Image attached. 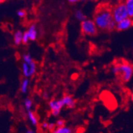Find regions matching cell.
Returning <instances> with one entry per match:
<instances>
[{"mask_svg":"<svg viewBox=\"0 0 133 133\" xmlns=\"http://www.w3.org/2000/svg\"><path fill=\"white\" fill-rule=\"evenodd\" d=\"M29 81L27 78H25L22 81L21 85V91L23 94H26L27 92L28 89H29Z\"/></svg>","mask_w":133,"mask_h":133,"instance_id":"13","label":"cell"},{"mask_svg":"<svg viewBox=\"0 0 133 133\" xmlns=\"http://www.w3.org/2000/svg\"><path fill=\"white\" fill-rule=\"evenodd\" d=\"M22 72L24 76L28 78V77H30L29 76V64H26V63L23 62L22 64Z\"/></svg>","mask_w":133,"mask_h":133,"instance_id":"15","label":"cell"},{"mask_svg":"<svg viewBox=\"0 0 133 133\" xmlns=\"http://www.w3.org/2000/svg\"><path fill=\"white\" fill-rule=\"evenodd\" d=\"M81 1L84 2H94V0H81Z\"/></svg>","mask_w":133,"mask_h":133,"instance_id":"26","label":"cell"},{"mask_svg":"<svg viewBox=\"0 0 133 133\" xmlns=\"http://www.w3.org/2000/svg\"><path fill=\"white\" fill-rule=\"evenodd\" d=\"M61 100L63 105L68 108H74L76 105V101L70 95H66Z\"/></svg>","mask_w":133,"mask_h":133,"instance_id":"7","label":"cell"},{"mask_svg":"<svg viewBox=\"0 0 133 133\" xmlns=\"http://www.w3.org/2000/svg\"><path fill=\"white\" fill-rule=\"evenodd\" d=\"M26 32L29 37L30 41H33L37 39V36H38V32H37V27H36L35 25H31Z\"/></svg>","mask_w":133,"mask_h":133,"instance_id":"8","label":"cell"},{"mask_svg":"<svg viewBox=\"0 0 133 133\" xmlns=\"http://www.w3.org/2000/svg\"><path fill=\"white\" fill-rule=\"evenodd\" d=\"M29 76L30 77H31L35 74L36 71H37V66L33 61L29 64Z\"/></svg>","mask_w":133,"mask_h":133,"instance_id":"16","label":"cell"},{"mask_svg":"<svg viewBox=\"0 0 133 133\" xmlns=\"http://www.w3.org/2000/svg\"><path fill=\"white\" fill-rule=\"evenodd\" d=\"M111 13H112L113 21L116 23L126 18L129 17L124 3L122 2L117 3L114 8L111 9Z\"/></svg>","mask_w":133,"mask_h":133,"instance_id":"2","label":"cell"},{"mask_svg":"<svg viewBox=\"0 0 133 133\" xmlns=\"http://www.w3.org/2000/svg\"><path fill=\"white\" fill-rule=\"evenodd\" d=\"M23 62L26 63V64H30L32 62V59L29 54H24L23 56Z\"/></svg>","mask_w":133,"mask_h":133,"instance_id":"18","label":"cell"},{"mask_svg":"<svg viewBox=\"0 0 133 133\" xmlns=\"http://www.w3.org/2000/svg\"><path fill=\"white\" fill-rule=\"evenodd\" d=\"M56 126L57 127H64L65 125V121L62 119H60V120H58L56 123Z\"/></svg>","mask_w":133,"mask_h":133,"instance_id":"20","label":"cell"},{"mask_svg":"<svg viewBox=\"0 0 133 133\" xmlns=\"http://www.w3.org/2000/svg\"><path fill=\"white\" fill-rule=\"evenodd\" d=\"M27 117L28 118H29V120L31 121V123H32V125L37 126V124H38V118H37L36 115L32 111H31V110H30V111H27Z\"/></svg>","mask_w":133,"mask_h":133,"instance_id":"11","label":"cell"},{"mask_svg":"<svg viewBox=\"0 0 133 133\" xmlns=\"http://www.w3.org/2000/svg\"><path fill=\"white\" fill-rule=\"evenodd\" d=\"M52 133H72V130L70 128L66 127H62L55 128L52 131Z\"/></svg>","mask_w":133,"mask_h":133,"instance_id":"12","label":"cell"},{"mask_svg":"<svg viewBox=\"0 0 133 133\" xmlns=\"http://www.w3.org/2000/svg\"><path fill=\"white\" fill-rule=\"evenodd\" d=\"M25 133H35V132L32 130H28Z\"/></svg>","mask_w":133,"mask_h":133,"instance_id":"25","label":"cell"},{"mask_svg":"<svg viewBox=\"0 0 133 133\" xmlns=\"http://www.w3.org/2000/svg\"><path fill=\"white\" fill-rule=\"evenodd\" d=\"M24 105H25V107L27 111H30L32 108V101L31 99L29 98H26L24 101Z\"/></svg>","mask_w":133,"mask_h":133,"instance_id":"17","label":"cell"},{"mask_svg":"<svg viewBox=\"0 0 133 133\" xmlns=\"http://www.w3.org/2000/svg\"><path fill=\"white\" fill-rule=\"evenodd\" d=\"M29 37L28 36L26 32H23V38H22V43L23 44H27L29 42Z\"/></svg>","mask_w":133,"mask_h":133,"instance_id":"19","label":"cell"},{"mask_svg":"<svg viewBox=\"0 0 133 133\" xmlns=\"http://www.w3.org/2000/svg\"><path fill=\"white\" fill-rule=\"evenodd\" d=\"M17 14L18 17H19L20 18H23L25 17V15H26V12L24 10H22V9H21V10H19L17 13Z\"/></svg>","mask_w":133,"mask_h":133,"instance_id":"21","label":"cell"},{"mask_svg":"<svg viewBox=\"0 0 133 133\" xmlns=\"http://www.w3.org/2000/svg\"><path fill=\"white\" fill-rule=\"evenodd\" d=\"M74 15L76 19H77V20L81 21V22H82L83 21L85 20V19H87L86 16H85V15L84 14V13L81 10L76 11L74 13Z\"/></svg>","mask_w":133,"mask_h":133,"instance_id":"14","label":"cell"},{"mask_svg":"<svg viewBox=\"0 0 133 133\" xmlns=\"http://www.w3.org/2000/svg\"><path fill=\"white\" fill-rule=\"evenodd\" d=\"M132 19L127 17L116 23V29L119 31H124L129 29L132 26Z\"/></svg>","mask_w":133,"mask_h":133,"instance_id":"6","label":"cell"},{"mask_svg":"<svg viewBox=\"0 0 133 133\" xmlns=\"http://www.w3.org/2000/svg\"><path fill=\"white\" fill-rule=\"evenodd\" d=\"M126 9L127 11L129 17L132 18L133 17V0H126L124 2Z\"/></svg>","mask_w":133,"mask_h":133,"instance_id":"9","label":"cell"},{"mask_svg":"<svg viewBox=\"0 0 133 133\" xmlns=\"http://www.w3.org/2000/svg\"><path fill=\"white\" fill-rule=\"evenodd\" d=\"M56 128V124L54 123H48V127H47V129H48L49 130H51L52 131L54 129Z\"/></svg>","mask_w":133,"mask_h":133,"instance_id":"22","label":"cell"},{"mask_svg":"<svg viewBox=\"0 0 133 133\" xmlns=\"http://www.w3.org/2000/svg\"><path fill=\"white\" fill-rule=\"evenodd\" d=\"M111 1L113 2H117V3H119V2H120L121 1H122V0H111Z\"/></svg>","mask_w":133,"mask_h":133,"instance_id":"27","label":"cell"},{"mask_svg":"<svg viewBox=\"0 0 133 133\" xmlns=\"http://www.w3.org/2000/svg\"><path fill=\"white\" fill-rule=\"evenodd\" d=\"M64 107L61 99H53L49 102V107L51 110L52 115L53 116H58L60 114L62 108Z\"/></svg>","mask_w":133,"mask_h":133,"instance_id":"5","label":"cell"},{"mask_svg":"<svg viewBox=\"0 0 133 133\" xmlns=\"http://www.w3.org/2000/svg\"><path fill=\"white\" fill-rule=\"evenodd\" d=\"M68 1L71 3H77V2H78V1H79V0H68Z\"/></svg>","mask_w":133,"mask_h":133,"instance_id":"24","label":"cell"},{"mask_svg":"<svg viewBox=\"0 0 133 133\" xmlns=\"http://www.w3.org/2000/svg\"><path fill=\"white\" fill-rule=\"evenodd\" d=\"M81 29L84 35L94 36L97 32V27L94 21L91 19H85L81 24Z\"/></svg>","mask_w":133,"mask_h":133,"instance_id":"4","label":"cell"},{"mask_svg":"<svg viewBox=\"0 0 133 133\" xmlns=\"http://www.w3.org/2000/svg\"><path fill=\"white\" fill-rule=\"evenodd\" d=\"M42 127H43V129H47V127H48V123H43L42 124Z\"/></svg>","mask_w":133,"mask_h":133,"instance_id":"23","label":"cell"},{"mask_svg":"<svg viewBox=\"0 0 133 133\" xmlns=\"http://www.w3.org/2000/svg\"><path fill=\"white\" fill-rule=\"evenodd\" d=\"M97 29L107 31H112L116 29V23L112 17L111 9L107 6L98 8L94 15V20Z\"/></svg>","mask_w":133,"mask_h":133,"instance_id":"1","label":"cell"},{"mask_svg":"<svg viewBox=\"0 0 133 133\" xmlns=\"http://www.w3.org/2000/svg\"><path fill=\"white\" fill-rule=\"evenodd\" d=\"M118 67V75L121 76L122 79L124 82H128L130 80L133 74L132 66L127 62H122L117 64Z\"/></svg>","mask_w":133,"mask_h":133,"instance_id":"3","label":"cell"},{"mask_svg":"<svg viewBox=\"0 0 133 133\" xmlns=\"http://www.w3.org/2000/svg\"><path fill=\"white\" fill-rule=\"evenodd\" d=\"M23 32L21 31H17L13 35V41L16 45H19L22 43V38Z\"/></svg>","mask_w":133,"mask_h":133,"instance_id":"10","label":"cell"},{"mask_svg":"<svg viewBox=\"0 0 133 133\" xmlns=\"http://www.w3.org/2000/svg\"><path fill=\"white\" fill-rule=\"evenodd\" d=\"M6 0H0V3H3L4 2H5Z\"/></svg>","mask_w":133,"mask_h":133,"instance_id":"28","label":"cell"}]
</instances>
